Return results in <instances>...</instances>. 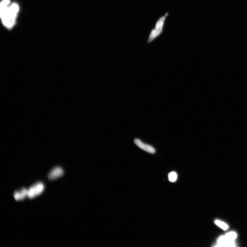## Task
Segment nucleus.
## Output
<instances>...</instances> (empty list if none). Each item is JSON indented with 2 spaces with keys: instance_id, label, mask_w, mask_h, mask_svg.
<instances>
[{
  "instance_id": "obj_4",
  "label": "nucleus",
  "mask_w": 247,
  "mask_h": 247,
  "mask_svg": "<svg viewBox=\"0 0 247 247\" xmlns=\"http://www.w3.org/2000/svg\"><path fill=\"white\" fill-rule=\"evenodd\" d=\"M134 143L140 148L144 151L152 154H154L156 152V150L154 148L149 144L144 143L139 139H135Z\"/></svg>"
},
{
  "instance_id": "obj_3",
  "label": "nucleus",
  "mask_w": 247,
  "mask_h": 247,
  "mask_svg": "<svg viewBox=\"0 0 247 247\" xmlns=\"http://www.w3.org/2000/svg\"><path fill=\"white\" fill-rule=\"evenodd\" d=\"M44 189V186L43 183H36L28 189L27 197L30 199L34 198L41 194Z\"/></svg>"
},
{
  "instance_id": "obj_1",
  "label": "nucleus",
  "mask_w": 247,
  "mask_h": 247,
  "mask_svg": "<svg viewBox=\"0 0 247 247\" xmlns=\"http://www.w3.org/2000/svg\"><path fill=\"white\" fill-rule=\"evenodd\" d=\"M10 4V0H3L0 5L2 22L8 28H11L14 25L19 10L18 5L17 4Z\"/></svg>"
},
{
  "instance_id": "obj_9",
  "label": "nucleus",
  "mask_w": 247,
  "mask_h": 247,
  "mask_svg": "<svg viewBox=\"0 0 247 247\" xmlns=\"http://www.w3.org/2000/svg\"><path fill=\"white\" fill-rule=\"evenodd\" d=\"M215 223L224 230H227L229 228L227 225L221 221L216 220L215 221Z\"/></svg>"
},
{
  "instance_id": "obj_8",
  "label": "nucleus",
  "mask_w": 247,
  "mask_h": 247,
  "mask_svg": "<svg viewBox=\"0 0 247 247\" xmlns=\"http://www.w3.org/2000/svg\"><path fill=\"white\" fill-rule=\"evenodd\" d=\"M225 236L229 240L234 241L237 237V234L234 232H232L227 233Z\"/></svg>"
},
{
  "instance_id": "obj_6",
  "label": "nucleus",
  "mask_w": 247,
  "mask_h": 247,
  "mask_svg": "<svg viewBox=\"0 0 247 247\" xmlns=\"http://www.w3.org/2000/svg\"><path fill=\"white\" fill-rule=\"evenodd\" d=\"M217 246H234L235 243L234 241L229 240L225 236H221L219 237L218 241Z\"/></svg>"
},
{
  "instance_id": "obj_5",
  "label": "nucleus",
  "mask_w": 247,
  "mask_h": 247,
  "mask_svg": "<svg viewBox=\"0 0 247 247\" xmlns=\"http://www.w3.org/2000/svg\"><path fill=\"white\" fill-rule=\"evenodd\" d=\"M64 173V171L61 167H57L50 172L48 175V178L50 180H55L62 176Z\"/></svg>"
},
{
  "instance_id": "obj_7",
  "label": "nucleus",
  "mask_w": 247,
  "mask_h": 247,
  "mask_svg": "<svg viewBox=\"0 0 247 247\" xmlns=\"http://www.w3.org/2000/svg\"><path fill=\"white\" fill-rule=\"evenodd\" d=\"M28 189L23 188L14 192V197L16 200H22L27 196Z\"/></svg>"
},
{
  "instance_id": "obj_10",
  "label": "nucleus",
  "mask_w": 247,
  "mask_h": 247,
  "mask_svg": "<svg viewBox=\"0 0 247 247\" xmlns=\"http://www.w3.org/2000/svg\"><path fill=\"white\" fill-rule=\"evenodd\" d=\"M177 179V174L174 172L170 173L168 175V179L171 182H174L176 181Z\"/></svg>"
},
{
  "instance_id": "obj_2",
  "label": "nucleus",
  "mask_w": 247,
  "mask_h": 247,
  "mask_svg": "<svg viewBox=\"0 0 247 247\" xmlns=\"http://www.w3.org/2000/svg\"><path fill=\"white\" fill-rule=\"evenodd\" d=\"M167 15L168 14H166L165 16L161 17L156 22L155 28L153 29L150 33L148 43H151L161 34L165 18Z\"/></svg>"
}]
</instances>
